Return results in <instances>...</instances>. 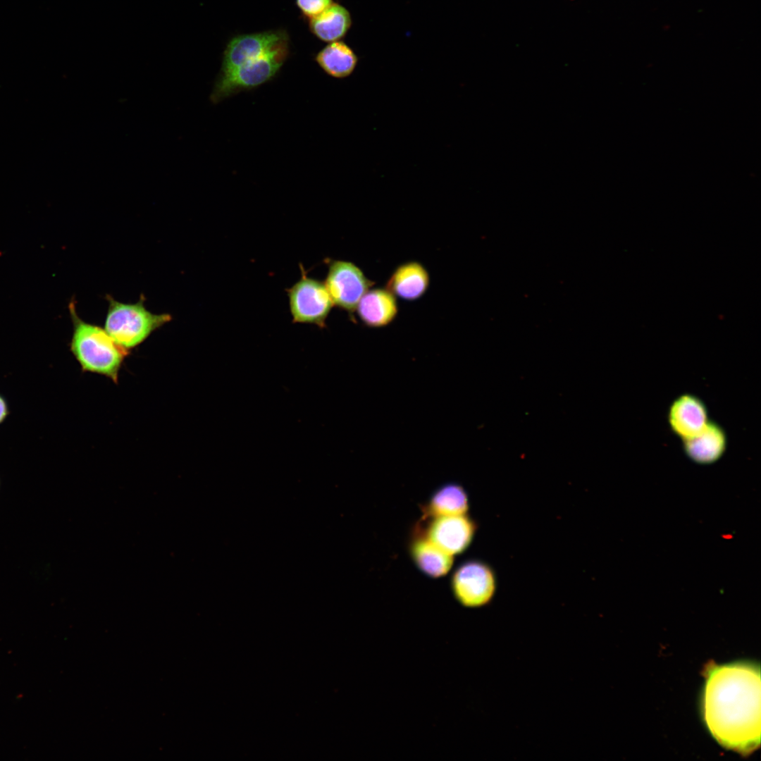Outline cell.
<instances>
[{"mask_svg":"<svg viewBox=\"0 0 761 761\" xmlns=\"http://www.w3.org/2000/svg\"><path fill=\"white\" fill-rule=\"evenodd\" d=\"M705 678L702 714L707 729L724 748L750 755L760 744V665L711 663Z\"/></svg>","mask_w":761,"mask_h":761,"instance_id":"6da1fadb","label":"cell"},{"mask_svg":"<svg viewBox=\"0 0 761 761\" xmlns=\"http://www.w3.org/2000/svg\"><path fill=\"white\" fill-rule=\"evenodd\" d=\"M290 53V37L279 40L254 42L246 49L234 69L218 75L211 94V101L216 104L271 80L281 69Z\"/></svg>","mask_w":761,"mask_h":761,"instance_id":"7a4b0ae2","label":"cell"},{"mask_svg":"<svg viewBox=\"0 0 761 761\" xmlns=\"http://www.w3.org/2000/svg\"><path fill=\"white\" fill-rule=\"evenodd\" d=\"M74 300L68 305L73 322L70 349L82 370L106 376L116 383L128 349L117 344L105 329L78 315Z\"/></svg>","mask_w":761,"mask_h":761,"instance_id":"3957f363","label":"cell"},{"mask_svg":"<svg viewBox=\"0 0 761 761\" xmlns=\"http://www.w3.org/2000/svg\"><path fill=\"white\" fill-rule=\"evenodd\" d=\"M109 307L104 329L126 349L143 342L154 330L171 320L168 314H155L144 306L143 299L125 304L108 296Z\"/></svg>","mask_w":761,"mask_h":761,"instance_id":"277c9868","label":"cell"},{"mask_svg":"<svg viewBox=\"0 0 761 761\" xmlns=\"http://www.w3.org/2000/svg\"><path fill=\"white\" fill-rule=\"evenodd\" d=\"M301 278L286 289L290 314L294 323L326 326V320L334 306L323 281L309 277L302 264Z\"/></svg>","mask_w":761,"mask_h":761,"instance_id":"5b68a950","label":"cell"},{"mask_svg":"<svg viewBox=\"0 0 761 761\" xmlns=\"http://www.w3.org/2000/svg\"><path fill=\"white\" fill-rule=\"evenodd\" d=\"M450 586L457 601L465 607L478 608L488 604L496 590L493 569L485 563L468 560L453 572Z\"/></svg>","mask_w":761,"mask_h":761,"instance_id":"8992f818","label":"cell"},{"mask_svg":"<svg viewBox=\"0 0 761 761\" xmlns=\"http://www.w3.org/2000/svg\"><path fill=\"white\" fill-rule=\"evenodd\" d=\"M476 524L467 514L421 519L413 533L423 536L445 552L462 553L471 543Z\"/></svg>","mask_w":761,"mask_h":761,"instance_id":"52a82bcc","label":"cell"},{"mask_svg":"<svg viewBox=\"0 0 761 761\" xmlns=\"http://www.w3.org/2000/svg\"><path fill=\"white\" fill-rule=\"evenodd\" d=\"M334 306L353 316L357 306L374 285L362 270L352 261L328 260V272L323 281Z\"/></svg>","mask_w":761,"mask_h":761,"instance_id":"ba28073f","label":"cell"},{"mask_svg":"<svg viewBox=\"0 0 761 761\" xmlns=\"http://www.w3.org/2000/svg\"><path fill=\"white\" fill-rule=\"evenodd\" d=\"M667 420L672 432L681 440L699 433L710 421L704 402L689 393L680 395L671 403Z\"/></svg>","mask_w":761,"mask_h":761,"instance_id":"9c48e42d","label":"cell"},{"mask_svg":"<svg viewBox=\"0 0 761 761\" xmlns=\"http://www.w3.org/2000/svg\"><path fill=\"white\" fill-rule=\"evenodd\" d=\"M683 450L693 462L710 464L719 460L727 447V436L717 423L709 421L697 434L682 440Z\"/></svg>","mask_w":761,"mask_h":761,"instance_id":"30bf717a","label":"cell"},{"mask_svg":"<svg viewBox=\"0 0 761 761\" xmlns=\"http://www.w3.org/2000/svg\"><path fill=\"white\" fill-rule=\"evenodd\" d=\"M355 312L367 327L387 326L397 316V297L385 287H371L359 300Z\"/></svg>","mask_w":761,"mask_h":761,"instance_id":"8fae6325","label":"cell"},{"mask_svg":"<svg viewBox=\"0 0 761 761\" xmlns=\"http://www.w3.org/2000/svg\"><path fill=\"white\" fill-rule=\"evenodd\" d=\"M429 285L430 276L426 267L419 261H409L395 268L385 288L396 297L413 302L424 295Z\"/></svg>","mask_w":761,"mask_h":761,"instance_id":"7c38bea8","label":"cell"},{"mask_svg":"<svg viewBox=\"0 0 761 761\" xmlns=\"http://www.w3.org/2000/svg\"><path fill=\"white\" fill-rule=\"evenodd\" d=\"M409 552L416 567L431 578L446 575L453 564V555L445 552L419 534L413 533L409 545Z\"/></svg>","mask_w":761,"mask_h":761,"instance_id":"4fadbf2b","label":"cell"},{"mask_svg":"<svg viewBox=\"0 0 761 761\" xmlns=\"http://www.w3.org/2000/svg\"><path fill=\"white\" fill-rule=\"evenodd\" d=\"M468 495L464 488L455 483L444 484L431 495L427 504L423 506L422 519L467 514Z\"/></svg>","mask_w":761,"mask_h":761,"instance_id":"5bb4252c","label":"cell"},{"mask_svg":"<svg viewBox=\"0 0 761 761\" xmlns=\"http://www.w3.org/2000/svg\"><path fill=\"white\" fill-rule=\"evenodd\" d=\"M352 25L349 11L343 6L333 3L324 11L309 19L311 32L321 41L332 42L343 38Z\"/></svg>","mask_w":761,"mask_h":761,"instance_id":"9a60e30c","label":"cell"},{"mask_svg":"<svg viewBox=\"0 0 761 761\" xmlns=\"http://www.w3.org/2000/svg\"><path fill=\"white\" fill-rule=\"evenodd\" d=\"M320 68L329 76L343 79L354 71L358 57L353 49L342 41L329 42L315 56Z\"/></svg>","mask_w":761,"mask_h":761,"instance_id":"2e32d148","label":"cell"},{"mask_svg":"<svg viewBox=\"0 0 761 761\" xmlns=\"http://www.w3.org/2000/svg\"><path fill=\"white\" fill-rule=\"evenodd\" d=\"M333 3V0H296L298 8L308 20L321 13Z\"/></svg>","mask_w":761,"mask_h":761,"instance_id":"e0dca14e","label":"cell"},{"mask_svg":"<svg viewBox=\"0 0 761 761\" xmlns=\"http://www.w3.org/2000/svg\"><path fill=\"white\" fill-rule=\"evenodd\" d=\"M9 414V408L6 399L0 395V424L3 423Z\"/></svg>","mask_w":761,"mask_h":761,"instance_id":"ac0fdd59","label":"cell"}]
</instances>
